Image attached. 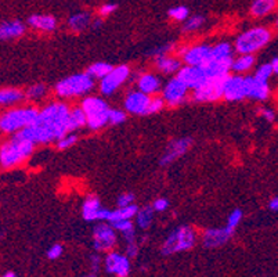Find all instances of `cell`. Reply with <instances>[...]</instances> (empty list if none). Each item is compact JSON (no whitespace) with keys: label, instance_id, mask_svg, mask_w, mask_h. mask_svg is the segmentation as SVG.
<instances>
[{"label":"cell","instance_id":"obj_1","mask_svg":"<svg viewBox=\"0 0 278 277\" xmlns=\"http://www.w3.org/2000/svg\"><path fill=\"white\" fill-rule=\"evenodd\" d=\"M71 107L64 101H51L46 104L40 111L36 121L14 135L36 144L57 143L70 132Z\"/></svg>","mask_w":278,"mask_h":277},{"label":"cell","instance_id":"obj_2","mask_svg":"<svg viewBox=\"0 0 278 277\" xmlns=\"http://www.w3.org/2000/svg\"><path fill=\"white\" fill-rule=\"evenodd\" d=\"M35 144L31 140H25L17 135H11L0 148V163L5 169L16 168L32 155Z\"/></svg>","mask_w":278,"mask_h":277},{"label":"cell","instance_id":"obj_3","mask_svg":"<svg viewBox=\"0 0 278 277\" xmlns=\"http://www.w3.org/2000/svg\"><path fill=\"white\" fill-rule=\"evenodd\" d=\"M39 111L33 105L9 108L0 117V131L7 135H14L17 132L31 126L36 121Z\"/></svg>","mask_w":278,"mask_h":277},{"label":"cell","instance_id":"obj_4","mask_svg":"<svg viewBox=\"0 0 278 277\" xmlns=\"http://www.w3.org/2000/svg\"><path fill=\"white\" fill-rule=\"evenodd\" d=\"M273 38V32L267 27H253L238 35L234 42V50L238 54H255L266 47Z\"/></svg>","mask_w":278,"mask_h":277},{"label":"cell","instance_id":"obj_5","mask_svg":"<svg viewBox=\"0 0 278 277\" xmlns=\"http://www.w3.org/2000/svg\"><path fill=\"white\" fill-rule=\"evenodd\" d=\"M94 89V79L87 72L67 76L54 86L55 96L60 98L86 97Z\"/></svg>","mask_w":278,"mask_h":277},{"label":"cell","instance_id":"obj_6","mask_svg":"<svg viewBox=\"0 0 278 277\" xmlns=\"http://www.w3.org/2000/svg\"><path fill=\"white\" fill-rule=\"evenodd\" d=\"M82 108L87 115V128L90 131H100L109 124V105L100 96H86L82 100Z\"/></svg>","mask_w":278,"mask_h":277},{"label":"cell","instance_id":"obj_7","mask_svg":"<svg viewBox=\"0 0 278 277\" xmlns=\"http://www.w3.org/2000/svg\"><path fill=\"white\" fill-rule=\"evenodd\" d=\"M197 241V234L194 229L187 225H183L175 229L162 244V254L163 255H172L182 251H188L193 248Z\"/></svg>","mask_w":278,"mask_h":277},{"label":"cell","instance_id":"obj_8","mask_svg":"<svg viewBox=\"0 0 278 277\" xmlns=\"http://www.w3.org/2000/svg\"><path fill=\"white\" fill-rule=\"evenodd\" d=\"M226 78H208L201 86L193 90V96H191L193 101H195V103H214V101L225 97Z\"/></svg>","mask_w":278,"mask_h":277},{"label":"cell","instance_id":"obj_9","mask_svg":"<svg viewBox=\"0 0 278 277\" xmlns=\"http://www.w3.org/2000/svg\"><path fill=\"white\" fill-rule=\"evenodd\" d=\"M130 74H132V71L125 64L114 67L113 71L100 81V85H98L100 93L104 97H109V96L115 94L128 82Z\"/></svg>","mask_w":278,"mask_h":277},{"label":"cell","instance_id":"obj_10","mask_svg":"<svg viewBox=\"0 0 278 277\" xmlns=\"http://www.w3.org/2000/svg\"><path fill=\"white\" fill-rule=\"evenodd\" d=\"M188 90H190V87L182 79L175 76L166 82L165 86L162 87L160 96L163 97L168 107H179L187 100Z\"/></svg>","mask_w":278,"mask_h":277},{"label":"cell","instance_id":"obj_11","mask_svg":"<svg viewBox=\"0 0 278 277\" xmlns=\"http://www.w3.org/2000/svg\"><path fill=\"white\" fill-rule=\"evenodd\" d=\"M117 229L111 222H98L93 228V245L97 251L113 250L117 244Z\"/></svg>","mask_w":278,"mask_h":277},{"label":"cell","instance_id":"obj_12","mask_svg":"<svg viewBox=\"0 0 278 277\" xmlns=\"http://www.w3.org/2000/svg\"><path fill=\"white\" fill-rule=\"evenodd\" d=\"M82 216L86 222H108L111 216V209L102 207L98 197L89 194L82 205Z\"/></svg>","mask_w":278,"mask_h":277},{"label":"cell","instance_id":"obj_13","mask_svg":"<svg viewBox=\"0 0 278 277\" xmlns=\"http://www.w3.org/2000/svg\"><path fill=\"white\" fill-rule=\"evenodd\" d=\"M151 98H152V96L145 94L144 92H141L139 89L130 90L123 100V108L128 114L139 115V117L148 115Z\"/></svg>","mask_w":278,"mask_h":277},{"label":"cell","instance_id":"obj_14","mask_svg":"<svg viewBox=\"0 0 278 277\" xmlns=\"http://www.w3.org/2000/svg\"><path fill=\"white\" fill-rule=\"evenodd\" d=\"M212 46L209 44H195V46H186L177 50L179 57H182L184 64L187 66H203L210 59Z\"/></svg>","mask_w":278,"mask_h":277},{"label":"cell","instance_id":"obj_15","mask_svg":"<svg viewBox=\"0 0 278 277\" xmlns=\"http://www.w3.org/2000/svg\"><path fill=\"white\" fill-rule=\"evenodd\" d=\"M191 146H193L191 137H180V139H173L169 141V144L166 146L165 151L159 159L160 167H168L177 161L191 148Z\"/></svg>","mask_w":278,"mask_h":277},{"label":"cell","instance_id":"obj_16","mask_svg":"<svg viewBox=\"0 0 278 277\" xmlns=\"http://www.w3.org/2000/svg\"><path fill=\"white\" fill-rule=\"evenodd\" d=\"M225 100L227 101H241L248 98V87H246L245 75H229L225 82Z\"/></svg>","mask_w":278,"mask_h":277},{"label":"cell","instance_id":"obj_17","mask_svg":"<svg viewBox=\"0 0 278 277\" xmlns=\"http://www.w3.org/2000/svg\"><path fill=\"white\" fill-rule=\"evenodd\" d=\"M234 233V230H231L227 226L217 229H206L202 234V244L206 248H217L225 245L231 236Z\"/></svg>","mask_w":278,"mask_h":277},{"label":"cell","instance_id":"obj_18","mask_svg":"<svg viewBox=\"0 0 278 277\" xmlns=\"http://www.w3.org/2000/svg\"><path fill=\"white\" fill-rule=\"evenodd\" d=\"M176 76L179 79H182L191 90L201 86L203 82L208 79V76L205 74V71H203L202 67L187 66V64L184 67H182V70L177 72Z\"/></svg>","mask_w":278,"mask_h":277},{"label":"cell","instance_id":"obj_19","mask_svg":"<svg viewBox=\"0 0 278 277\" xmlns=\"http://www.w3.org/2000/svg\"><path fill=\"white\" fill-rule=\"evenodd\" d=\"M233 60L234 59H209L203 66H201L205 71L208 78H226L230 75V71L233 68Z\"/></svg>","mask_w":278,"mask_h":277},{"label":"cell","instance_id":"obj_20","mask_svg":"<svg viewBox=\"0 0 278 277\" xmlns=\"http://www.w3.org/2000/svg\"><path fill=\"white\" fill-rule=\"evenodd\" d=\"M246 87L248 98H252L255 101H266L271 93L268 82L259 81L255 76H246Z\"/></svg>","mask_w":278,"mask_h":277},{"label":"cell","instance_id":"obj_21","mask_svg":"<svg viewBox=\"0 0 278 277\" xmlns=\"http://www.w3.org/2000/svg\"><path fill=\"white\" fill-rule=\"evenodd\" d=\"M137 89L144 92L148 96H156L158 93L162 92V82L155 74L152 72H143L137 78Z\"/></svg>","mask_w":278,"mask_h":277},{"label":"cell","instance_id":"obj_22","mask_svg":"<svg viewBox=\"0 0 278 277\" xmlns=\"http://www.w3.org/2000/svg\"><path fill=\"white\" fill-rule=\"evenodd\" d=\"M28 25L39 32H53L57 29V18L50 14H33L28 17Z\"/></svg>","mask_w":278,"mask_h":277},{"label":"cell","instance_id":"obj_23","mask_svg":"<svg viewBox=\"0 0 278 277\" xmlns=\"http://www.w3.org/2000/svg\"><path fill=\"white\" fill-rule=\"evenodd\" d=\"M27 31V25L22 21L13 20V21H5L0 25V39L2 40H13L24 36Z\"/></svg>","mask_w":278,"mask_h":277},{"label":"cell","instance_id":"obj_24","mask_svg":"<svg viewBox=\"0 0 278 277\" xmlns=\"http://www.w3.org/2000/svg\"><path fill=\"white\" fill-rule=\"evenodd\" d=\"M156 70L165 74V75H175L179 71L182 70V60L180 57H173V56H162L155 59Z\"/></svg>","mask_w":278,"mask_h":277},{"label":"cell","instance_id":"obj_25","mask_svg":"<svg viewBox=\"0 0 278 277\" xmlns=\"http://www.w3.org/2000/svg\"><path fill=\"white\" fill-rule=\"evenodd\" d=\"M27 98L25 92H22L16 87H6L0 92V104L3 107H13L16 104L22 103Z\"/></svg>","mask_w":278,"mask_h":277},{"label":"cell","instance_id":"obj_26","mask_svg":"<svg viewBox=\"0 0 278 277\" xmlns=\"http://www.w3.org/2000/svg\"><path fill=\"white\" fill-rule=\"evenodd\" d=\"M91 22V14L87 13V11H79L76 14H72V16L68 18V28H70L72 32H83L85 29L90 27Z\"/></svg>","mask_w":278,"mask_h":277},{"label":"cell","instance_id":"obj_27","mask_svg":"<svg viewBox=\"0 0 278 277\" xmlns=\"http://www.w3.org/2000/svg\"><path fill=\"white\" fill-rule=\"evenodd\" d=\"M277 5V0H253L251 6V14L255 18H262L271 14Z\"/></svg>","mask_w":278,"mask_h":277},{"label":"cell","instance_id":"obj_28","mask_svg":"<svg viewBox=\"0 0 278 277\" xmlns=\"http://www.w3.org/2000/svg\"><path fill=\"white\" fill-rule=\"evenodd\" d=\"M255 61H256L255 54H238V57L233 60L231 71L238 75H245L246 72H249L253 68Z\"/></svg>","mask_w":278,"mask_h":277},{"label":"cell","instance_id":"obj_29","mask_svg":"<svg viewBox=\"0 0 278 277\" xmlns=\"http://www.w3.org/2000/svg\"><path fill=\"white\" fill-rule=\"evenodd\" d=\"M154 216H155V209L152 205H145V207L140 208L137 215H136L137 228L141 229V230H148L152 222H154Z\"/></svg>","mask_w":278,"mask_h":277},{"label":"cell","instance_id":"obj_30","mask_svg":"<svg viewBox=\"0 0 278 277\" xmlns=\"http://www.w3.org/2000/svg\"><path fill=\"white\" fill-rule=\"evenodd\" d=\"M87 126V115L82 105H76L71 108L70 115V132L79 131L82 128Z\"/></svg>","mask_w":278,"mask_h":277},{"label":"cell","instance_id":"obj_31","mask_svg":"<svg viewBox=\"0 0 278 277\" xmlns=\"http://www.w3.org/2000/svg\"><path fill=\"white\" fill-rule=\"evenodd\" d=\"M140 208L136 204H132L129 207H118L117 209L111 211V216L108 222H119V220H126V219H133L137 215Z\"/></svg>","mask_w":278,"mask_h":277},{"label":"cell","instance_id":"obj_32","mask_svg":"<svg viewBox=\"0 0 278 277\" xmlns=\"http://www.w3.org/2000/svg\"><path fill=\"white\" fill-rule=\"evenodd\" d=\"M233 51L234 46H231L229 42H219L212 46L210 50V59H217V60H223V59H233Z\"/></svg>","mask_w":278,"mask_h":277},{"label":"cell","instance_id":"obj_33","mask_svg":"<svg viewBox=\"0 0 278 277\" xmlns=\"http://www.w3.org/2000/svg\"><path fill=\"white\" fill-rule=\"evenodd\" d=\"M114 67L108 63H104V61H97V63H93L91 66H89V68L86 70V72L93 78V79H100L101 81L104 76H107L111 71H113Z\"/></svg>","mask_w":278,"mask_h":277},{"label":"cell","instance_id":"obj_34","mask_svg":"<svg viewBox=\"0 0 278 277\" xmlns=\"http://www.w3.org/2000/svg\"><path fill=\"white\" fill-rule=\"evenodd\" d=\"M25 96H27V100H31V101H39L47 96V86L44 83H35V85H31L25 90Z\"/></svg>","mask_w":278,"mask_h":277},{"label":"cell","instance_id":"obj_35","mask_svg":"<svg viewBox=\"0 0 278 277\" xmlns=\"http://www.w3.org/2000/svg\"><path fill=\"white\" fill-rule=\"evenodd\" d=\"M205 24V17L203 16H190L183 22V32H197L198 29L203 27Z\"/></svg>","mask_w":278,"mask_h":277},{"label":"cell","instance_id":"obj_36","mask_svg":"<svg viewBox=\"0 0 278 277\" xmlns=\"http://www.w3.org/2000/svg\"><path fill=\"white\" fill-rule=\"evenodd\" d=\"M123 255L118 254V252H109L107 256H105V270L108 273H113V274H117L118 272V267L121 265V262H122Z\"/></svg>","mask_w":278,"mask_h":277},{"label":"cell","instance_id":"obj_37","mask_svg":"<svg viewBox=\"0 0 278 277\" xmlns=\"http://www.w3.org/2000/svg\"><path fill=\"white\" fill-rule=\"evenodd\" d=\"M273 75H275V74H274L271 63H264V64H260V66L257 67L256 70H255V74H253V76H255L256 79L263 82H268L271 78H273Z\"/></svg>","mask_w":278,"mask_h":277},{"label":"cell","instance_id":"obj_38","mask_svg":"<svg viewBox=\"0 0 278 277\" xmlns=\"http://www.w3.org/2000/svg\"><path fill=\"white\" fill-rule=\"evenodd\" d=\"M168 16L171 17L172 20H175V21L184 22L190 17V10H188V7H186V6H176V7L169 9Z\"/></svg>","mask_w":278,"mask_h":277},{"label":"cell","instance_id":"obj_39","mask_svg":"<svg viewBox=\"0 0 278 277\" xmlns=\"http://www.w3.org/2000/svg\"><path fill=\"white\" fill-rule=\"evenodd\" d=\"M79 140V137L76 135L75 132H68L64 137H61L57 143H55V146L59 150H68L72 146H75L76 143Z\"/></svg>","mask_w":278,"mask_h":277},{"label":"cell","instance_id":"obj_40","mask_svg":"<svg viewBox=\"0 0 278 277\" xmlns=\"http://www.w3.org/2000/svg\"><path fill=\"white\" fill-rule=\"evenodd\" d=\"M175 49V44L173 43H165V44H160L158 47H154V49H151L147 51V54L151 56V57H154V59H158V57H162V56L169 54L171 51H173Z\"/></svg>","mask_w":278,"mask_h":277},{"label":"cell","instance_id":"obj_41","mask_svg":"<svg viewBox=\"0 0 278 277\" xmlns=\"http://www.w3.org/2000/svg\"><path fill=\"white\" fill-rule=\"evenodd\" d=\"M242 217H244V212L240 208H237L234 211L231 212L229 217H227V223H226V226L231 230H236V228L241 223L242 220Z\"/></svg>","mask_w":278,"mask_h":277},{"label":"cell","instance_id":"obj_42","mask_svg":"<svg viewBox=\"0 0 278 277\" xmlns=\"http://www.w3.org/2000/svg\"><path fill=\"white\" fill-rule=\"evenodd\" d=\"M126 111L118 108H111L109 111V124L111 125H121L126 121Z\"/></svg>","mask_w":278,"mask_h":277},{"label":"cell","instance_id":"obj_43","mask_svg":"<svg viewBox=\"0 0 278 277\" xmlns=\"http://www.w3.org/2000/svg\"><path fill=\"white\" fill-rule=\"evenodd\" d=\"M166 105L165 100H163V97L162 96H152V98H151V104H150V109H148V115L151 114H158L159 111H162L163 109V107Z\"/></svg>","mask_w":278,"mask_h":277},{"label":"cell","instance_id":"obj_44","mask_svg":"<svg viewBox=\"0 0 278 277\" xmlns=\"http://www.w3.org/2000/svg\"><path fill=\"white\" fill-rule=\"evenodd\" d=\"M114 228L118 230L119 233L122 234H126L129 233V232H133V230H136V228H134V223L132 222V219H126V220H119V222H114Z\"/></svg>","mask_w":278,"mask_h":277},{"label":"cell","instance_id":"obj_45","mask_svg":"<svg viewBox=\"0 0 278 277\" xmlns=\"http://www.w3.org/2000/svg\"><path fill=\"white\" fill-rule=\"evenodd\" d=\"M134 204V194L133 193H123L117 198V205L118 207H129Z\"/></svg>","mask_w":278,"mask_h":277},{"label":"cell","instance_id":"obj_46","mask_svg":"<svg viewBox=\"0 0 278 277\" xmlns=\"http://www.w3.org/2000/svg\"><path fill=\"white\" fill-rule=\"evenodd\" d=\"M129 273H130V262H129V256H123L122 262L118 267V272H117V276L118 277H128Z\"/></svg>","mask_w":278,"mask_h":277},{"label":"cell","instance_id":"obj_47","mask_svg":"<svg viewBox=\"0 0 278 277\" xmlns=\"http://www.w3.org/2000/svg\"><path fill=\"white\" fill-rule=\"evenodd\" d=\"M63 254V245L61 244H54L51 245L47 250V258L50 261H54V259H59L60 256Z\"/></svg>","mask_w":278,"mask_h":277},{"label":"cell","instance_id":"obj_48","mask_svg":"<svg viewBox=\"0 0 278 277\" xmlns=\"http://www.w3.org/2000/svg\"><path fill=\"white\" fill-rule=\"evenodd\" d=\"M117 9H118V5H117V3H105V5H102L101 7L98 9V14H100V17H108L111 16Z\"/></svg>","mask_w":278,"mask_h":277},{"label":"cell","instance_id":"obj_49","mask_svg":"<svg viewBox=\"0 0 278 277\" xmlns=\"http://www.w3.org/2000/svg\"><path fill=\"white\" fill-rule=\"evenodd\" d=\"M152 207L155 209V212H165L169 208V201L168 198H156L155 201L152 202Z\"/></svg>","mask_w":278,"mask_h":277},{"label":"cell","instance_id":"obj_50","mask_svg":"<svg viewBox=\"0 0 278 277\" xmlns=\"http://www.w3.org/2000/svg\"><path fill=\"white\" fill-rule=\"evenodd\" d=\"M259 115L264 121H267V122H274L275 121V113H274V109L267 108V107H263V108L259 109Z\"/></svg>","mask_w":278,"mask_h":277},{"label":"cell","instance_id":"obj_51","mask_svg":"<svg viewBox=\"0 0 278 277\" xmlns=\"http://www.w3.org/2000/svg\"><path fill=\"white\" fill-rule=\"evenodd\" d=\"M126 254H128L129 258H136L137 256V254H139V247L136 244V241L126 244Z\"/></svg>","mask_w":278,"mask_h":277},{"label":"cell","instance_id":"obj_52","mask_svg":"<svg viewBox=\"0 0 278 277\" xmlns=\"http://www.w3.org/2000/svg\"><path fill=\"white\" fill-rule=\"evenodd\" d=\"M98 267H100V258H98V255H93L91 256V270L97 273Z\"/></svg>","mask_w":278,"mask_h":277},{"label":"cell","instance_id":"obj_53","mask_svg":"<svg viewBox=\"0 0 278 277\" xmlns=\"http://www.w3.org/2000/svg\"><path fill=\"white\" fill-rule=\"evenodd\" d=\"M268 208L274 212H278V196L273 197L270 201H268Z\"/></svg>","mask_w":278,"mask_h":277},{"label":"cell","instance_id":"obj_54","mask_svg":"<svg viewBox=\"0 0 278 277\" xmlns=\"http://www.w3.org/2000/svg\"><path fill=\"white\" fill-rule=\"evenodd\" d=\"M102 25V18L101 17H98V18H96L94 21L91 22V27L94 28V29H98V28Z\"/></svg>","mask_w":278,"mask_h":277},{"label":"cell","instance_id":"obj_55","mask_svg":"<svg viewBox=\"0 0 278 277\" xmlns=\"http://www.w3.org/2000/svg\"><path fill=\"white\" fill-rule=\"evenodd\" d=\"M271 66H273L274 74L278 75V57H274L273 60H271Z\"/></svg>","mask_w":278,"mask_h":277},{"label":"cell","instance_id":"obj_56","mask_svg":"<svg viewBox=\"0 0 278 277\" xmlns=\"http://www.w3.org/2000/svg\"><path fill=\"white\" fill-rule=\"evenodd\" d=\"M3 277H16V274H14V273H13V272H7Z\"/></svg>","mask_w":278,"mask_h":277},{"label":"cell","instance_id":"obj_57","mask_svg":"<svg viewBox=\"0 0 278 277\" xmlns=\"http://www.w3.org/2000/svg\"><path fill=\"white\" fill-rule=\"evenodd\" d=\"M275 25H277V28H278V17H277V20H275Z\"/></svg>","mask_w":278,"mask_h":277},{"label":"cell","instance_id":"obj_58","mask_svg":"<svg viewBox=\"0 0 278 277\" xmlns=\"http://www.w3.org/2000/svg\"><path fill=\"white\" fill-rule=\"evenodd\" d=\"M86 277H90V276H86Z\"/></svg>","mask_w":278,"mask_h":277}]
</instances>
